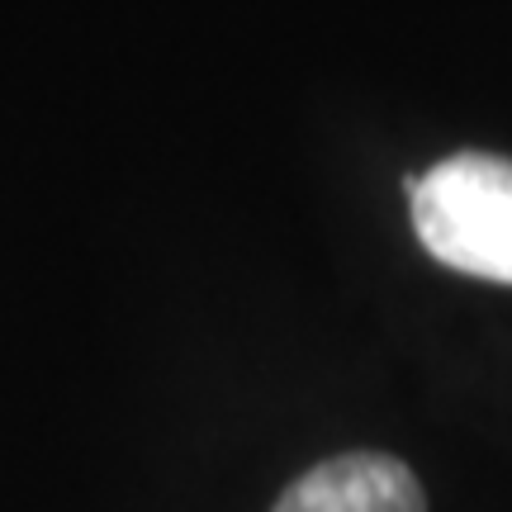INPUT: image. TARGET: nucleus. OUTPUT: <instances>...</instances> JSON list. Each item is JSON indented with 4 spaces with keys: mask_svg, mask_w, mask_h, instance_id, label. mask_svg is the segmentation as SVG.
<instances>
[{
    "mask_svg": "<svg viewBox=\"0 0 512 512\" xmlns=\"http://www.w3.org/2000/svg\"><path fill=\"white\" fill-rule=\"evenodd\" d=\"M418 242L441 266L512 285V162L456 152L427 176H403Z\"/></svg>",
    "mask_w": 512,
    "mask_h": 512,
    "instance_id": "1",
    "label": "nucleus"
},
{
    "mask_svg": "<svg viewBox=\"0 0 512 512\" xmlns=\"http://www.w3.org/2000/svg\"><path fill=\"white\" fill-rule=\"evenodd\" d=\"M271 512H427V494L399 456L347 451L304 470Z\"/></svg>",
    "mask_w": 512,
    "mask_h": 512,
    "instance_id": "2",
    "label": "nucleus"
}]
</instances>
